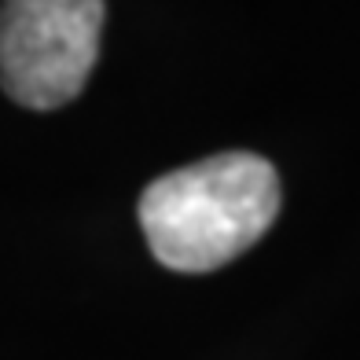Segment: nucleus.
I'll return each mask as SVG.
<instances>
[{"mask_svg": "<svg viewBox=\"0 0 360 360\" xmlns=\"http://www.w3.org/2000/svg\"><path fill=\"white\" fill-rule=\"evenodd\" d=\"M107 8L100 0L0 4V85L30 110L67 107L100 59Z\"/></svg>", "mask_w": 360, "mask_h": 360, "instance_id": "nucleus-2", "label": "nucleus"}, {"mask_svg": "<svg viewBox=\"0 0 360 360\" xmlns=\"http://www.w3.org/2000/svg\"><path fill=\"white\" fill-rule=\"evenodd\" d=\"M280 214V176L272 162L228 151L147 184L140 228L151 254L173 272H214L272 228Z\"/></svg>", "mask_w": 360, "mask_h": 360, "instance_id": "nucleus-1", "label": "nucleus"}]
</instances>
